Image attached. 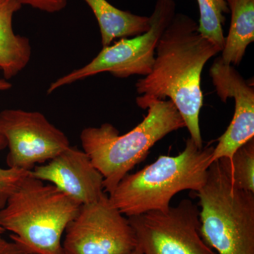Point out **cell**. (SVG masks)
I'll use <instances>...</instances> for the list:
<instances>
[{
    "mask_svg": "<svg viewBox=\"0 0 254 254\" xmlns=\"http://www.w3.org/2000/svg\"><path fill=\"white\" fill-rule=\"evenodd\" d=\"M197 2L200 13L198 31L222 50L225 43L222 29L225 21L224 14L230 11L226 0H197Z\"/></svg>",
    "mask_w": 254,
    "mask_h": 254,
    "instance_id": "16",
    "label": "cell"
},
{
    "mask_svg": "<svg viewBox=\"0 0 254 254\" xmlns=\"http://www.w3.org/2000/svg\"><path fill=\"white\" fill-rule=\"evenodd\" d=\"M4 232L5 230H4V229H3V227H1V225H0V235H1V234L4 233Z\"/></svg>",
    "mask_w": 254,
    "mask_h": 254,
    "instance_id": "22",
    "label": "cell"
},
{
    "mask_svg": "<svg viewBox=\"0 0 254 254\" xmlns=\"http://www.w3.org/2000/svg\"><path fill=\"white\" fill-rule=\"evenodd\" d=\"M213 145L198 147L192 138L176 156L160 155L156 161L119 183L110 199L125 216L165 211L182 190L198 192L203 187L213 163Z\"/></svg>",
    "mask_w": 254,
    "mask_h": 254,
    "instance_id": "2",
    "label": "cell"
},
{
    "mask_svg": "<svg viewBox=\"0 0 254 254\" xmlns=\"http://www.w3.org/2000/svg\"><path fill=\"white\" fill-rule=\"evenodd\" d=\"M94 14L101 33L103 47L114 40L142 34L149 29V16L133 14L115 7L107 0H83Z\"/></svg>",
    "mask_w": 254,
    "mask_h": 254,
    "instance_id": "13",
    "label": "cell"
},
{
    "mask_svg": "<svg viewBox=\"0 0 254 254\" xmlns=\"http://www.w3.org/2000/svg\"><path fill=\"white\" fill-rule=\"evenodd\" d=\"M30 176L51 182L80 205L95 201L104 193L103 177L83 150L70 145L46 165L35 166Z\"/></svg>",
    "mask_w": 254,
    "mask_h": 254,
    "instance_id": "11",
    "label": "cell"
},
{
    "mask_svg": "<svg viewBox=\"0 0 254 254\" xmlns=\"http://www.w3.org/2000/svg\"><path fill=\"white\" fill-rule=\"evenodd\" d=\"M127 254H143L142 253L141 251L139 250V249L138 248V247H136L135 250H133L132 251V252H130V253Z\"/></svg>",
    "mask_w": 254,
    "mask_h": 254,
    "instance_id": "21",
    "label": "cell"
},
{
    "mask_svg": "<svg viewBox=\"0 0 254 254\" xmlns=\"http://www.w3.org/2000/svg\"><path fill=\"white\" fill-rule=\"evenodd\" d=\"M232 186L254 193V138L241 146L230 160H218Z\"/></svg>",
    "mask_w": 254,
    "mask_h": 254,
    "instance_id": "15",
    "label": "cell"
},
{
    "mask_svg": "<svg viewBox=\"0 0 254 254\" xmlns=\"http://www.w3.org/2000/svg\"><path fill=\"white\" fill-rule=\"evenodd\" d=\"M65 232L64 254H127L137 247L128 218L106 193L82 205Z\"/></svg>",
    "mask_w": 254,
    "mask_h": 254,
    "instance_id": "8",
    "label": "cell"
},
{
    "mask_svg": "<svg viewBox=\"0 0 254 254\" xmlns=\"http://www.w3.org/2000/svg\"><path fill=\"white\" fill-rule=\"evenodd\" d=\"M0 254H31L14 241H6L0 235Z\"/></svg>",
    "mask_w": 254,
    "mask_h": 254,
    "instance_id": "19",
    "label": "cell"
},
{
    "mask_svg": "<svg viewBox=\"0 0 254 254\" xmlns=\"http://www.w3.org/2000/svg\"><path fill=\"white\" fill-rule=\"evenodd\" d=\"M221 51L200 35L193 18L175 14L159 40L151 72L136 82L137 105L147 109L153 100L170 98L183 118L190 138L201 148L202 71L208 60Z\"/></svg>",
    "mask_w": 254,
    "mask_h": 254,
    "instance_id": "1",
    "label": "cell"
},
{
    "mask_svg": "<svg viewBox=\"0 0 254 254\" xmlns=\"http://www.w3.org/2000/svg\"><path fill=\"white\" fill-rule=\"evenodd\" d=\"M12 87L11 83L5 78H0V91H8Z\"/></svg>",
    "mask_w": 254,
    "mask_h": 254,
    "instance_id": "20",
    "label": "cell"
},
{
    "mask_svg": "<svg viewBox=\"0 0 254 254\" xmlns=\"http://www.w3.org/2000/svg\"><path fill=\"white\" fill-rule=\"evenodd\" d=\"M175 9L174 0H157L154 10L149 16L148 31L131 38H121L113 45L103 47L99 54L88 64L53 82L48 88V94L61 87L100 73L109 72L121 78L149 74L154 64L157 45L176 14Z\"/></svg>",
    "mask_w": 254,
    "mask_h": 254,
    "instance_id": "6",
    "label": "cell"
},
{
    "mask_svg": "<svg viewBox=\"0 0 254 254\" xmlns=\"http://www.w3.org/2000/svg\"><path fill=\"white\" fill-rule=\"evenodd\" d=\"M217 94L222 102L235 99V113L226 131L214 147L213 162L222 158H232L242 145L254 138V89L248 84L232 65L221 58L215 60L210 69Z\"/></svg>",
    "mask_w": 254,
    "mask_h": 254,
    "instance_id": "10",
    "label": "cell"
},
{
    "mask_svg": "<svg viewBox=\"0 0 254 254\" xmlns=\"http://www.w3.org/2000/svg\"><path fill=\"white\" fill-rule=\"evenodd\" d=\"M6 147V143L0 137V149ZM30 171L21 169L0 168V210L6 205L10 195L21 185V182L29 175Z\"/></svg>",
    "mask_w": 254,
    "mask_h": 254,
    "instance_id": "17",
    "label": "cell"
},
{
    "mask_svg": "<svg viewBox=\"0 0 254 254\" xmlns=\"http://www.w3.org/2000/svg\"><path fill=\"white\" fill-rule=\"evenodd\" d=\"M21 5H27L33 9L45 12H59L66 7L67 0H18Z\"/></svg>",
    "mask_w": 254,
    "mask_h": 254,
    "instance_id": "18",
    "label": "cell"
},
{
    "mask_svg": "<svg viewBox=\"0 0 254 254\" xmlns=\"http://www.w3.org/2000/svg\"><path fill=\"white\" fill-rule=\"evenodd\" d=\"M0 137L9 147L10 168L31 171L70 146L69 140L39 112L8 109L0 113Z\"/></svg>",
    "mask_w": 254,
    "mask_h": 254,
    "instance_id": "9",
    "label": "cell"
},
{
    "mask_svg": "<svg viewBox=\"0 0 254 254\" xmlns=\"http://www.w3.org/2000/svg\"><path fill=\"white\" fill-rule=\"evenodd\" d=\"M128 220L143 254H217L201 236L199 209L191 200Z\"/></svg>",
    "mask_w": 254,
    "mask_h": 254,
    "instance_id": "7",
    "label": "cell"
},
{
    "mask_svg": "<svg viewBox=\"0 0 254 254\" xmlns=\"http://www.w3.org/2000/svg\"><path fill=\"white\" fill-rule=\"evenodd\" d=\"M231 23L220 57L224 63L240 64L254 41V0H226Z\"/></svg>",
    "mask_w": 254,
    "mask_h": 254,
    "instance_id": "14",
    "label": "cell"
},
{
    "mask_svg": "<svg viewBox=\"0 0 254 254\" xmlns=\"http://www.w3.org/2000/svg\"><path fill=\"white\" fill-rule=\"evenodd\" d=\"M143 121L120 135L109 123L88 127L80 135L83 150L103 177L105 192L111 194L119 183L145 158L150 150L171 132L186 127L173 102L153 100Z\"/></svg>",
    "mask_w": 254,
    "mask_h": 254,
    "instance_id": "3",
    "label": "cell"
},
{
    "mask_svg": "<svg viewBox=\"0 0 254 254\" xmlns=\"http://www.w3.org/2000/svg\"><path fill=\"white\" fill-rule=\"evenodd\" d=\"M81 205L28 175L0 210V225L31 254H64L62 238Z\"/></svg>",
    "mask_w": 254,
    "mask_h": 254,
    "instance_id": "4",
    "label": "cell"
},
{
    "mask_svg": "<svg viewBox=\"0 0 254 254\" xmlns=\"http://www.w3.org/2000/svg\"><path fill=\"white\" fill-rule=\"evenodd\" d=\"M21 6L18 0H0V69L6 80L21 72L31 60L29 39L13 29V17Z\"/></svg>",
    "mask_w": 254,
    "mask_h": 254,
    "instance_id": "12",
    "label": "cell"
},
{
    "mask_svg": "<svg viewBox=\"0 0 254 254\" xmlns=\"http://www.w3.org/2000/svg\"><path fill=\"white\" fill-rule=\"evenodd\" d=\"M197 195L205 243L217 254H254V193L232 186L216 160Z\"/></svg>",
    "mask_w": 254,
    "mask_h": 254,
    "instance_id": "5",
    "label": "cell"
}]
</instances>
